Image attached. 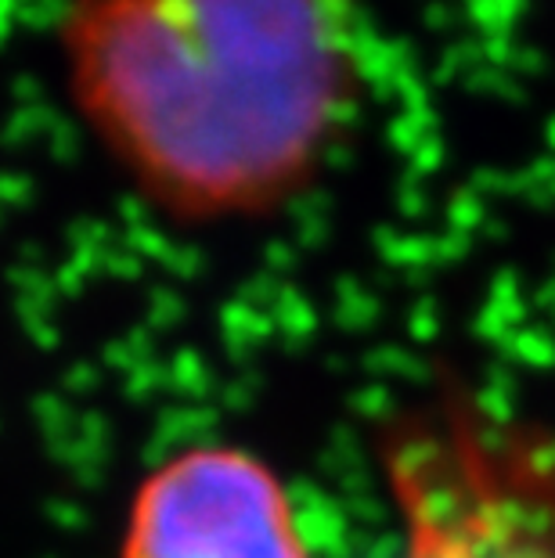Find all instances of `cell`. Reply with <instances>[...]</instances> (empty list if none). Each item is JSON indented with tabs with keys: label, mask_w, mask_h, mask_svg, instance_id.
Returning <instances> with one entry per match:
<instances>
[{
	"label": "cell",
	"mask_w": 555,
	"mask_h": 558,
	"mask_svg": "<svg viewBox=\"0 0 555 558\" xmlns=\"http://www.w3.org/2000/svg\"><path fill=\"white\" fill-rule=\"evenodd\" d=\"M51 33L73 120L181 223L289 206L375 94L364 0H55Z\"/></svg>",
	"instance_id": "6da1fadb"
},
{
	"label": "cell",
	"mask_w": 555,
	"mask_h": 558,
	"mask_svg": "<svg viewBox=\"0 0 555 558\" xmlns=\"http://www.w3.org/2000/svg\"><path fill=\"white\" fill-rule=\"evenodd\" d=\"M120 558H311L286 486L239 447H198L141 483Z\"/></svg>",
	"instance_id": "7a4b0ae2"
}]
</instances>
